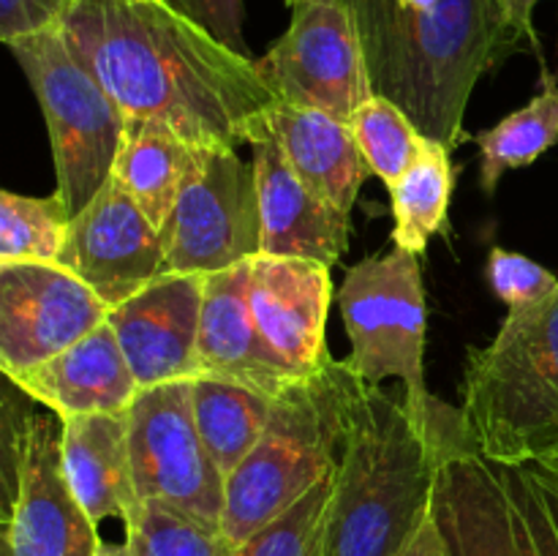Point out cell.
Returning a JSON list of instances; mask_svg holds the SVG:
<instances>
[{"label":"cell","mask_w":558,"mask_h":556,"mask_svg":"<svg viewBox=\"0 0 558 556\" xmlns=\"http://www.w3.org/2000/svg\"><path fill=\"white\" fill-rule=\"evenodd\" d=\"M338 305L352 341L349 368L374 387L401 379L409 412L425 434H434L439 398L425 387V289L417 254L392 249L357 262L338 289Z\"/></svg>","instance_id":"obj_8"},{"label":"cell","mask_w":558,"mask_h":556,"mask_svg":"<svg viewBox=\"0 0 558 556\" xmlns=\"http://www.w3.org/2000/svg\"><path fill=\"white\" fill-rule=\"evenodd\" d=\"M396 556H456L452 554V545L447 540L445 529H441L436 512H430L428 521L420 527V532L398 551Z\"/></svg>","instance_id":"obj_35"},{"label":"cell","mask_w":558,"mask_h":556,"mask_svg":"<svg viewBox=\"0 0 558 556\" xmlns=\"http://www.w3.org/2000/svg\"><path fill=\"white\" fill-rule=\"evenodd\" d=\"M401 3L409 5V9H430L436 0H401Z\"/></svg>","instance_id":"obj_37"},{"label":"cell","mask_w":558,"mask_h":556,"mask_svg":"<svg viewBox=\"0 0 558 556\" xmlns=\"http://www.w3.org/2000/svg\"><path fill=\"white\" fill-rule=\"evenodd\" d=\"M161 240V276H210L259 256L254 164H245L229 145L199 147Z\"/></svg>","instance_id":"obj_9"},{"label":"cell","mask_w":558,"mask_h":556,"mask_svg":"<svg viewBox=\"0 0 558 556\" xmlns=\"http://www.w3.org/2000/svg\"><path fill=\"white\" fill-rule=\"evenodd\" d=\"M376 96L390 98L430 140L452 150L480 76L521 52L499 0H349Z\"/></svg>","instance_id":"obj_2"},{"label":"cell","mask_w":558,"mask_h":556,"mask_svg":"<svg viewBox=\"0 0 558 556\" xmlns=\"http://www.w3.org/2000/svg\"><path fill=\"white\" fill-rule=\"evenodd\" d=\"M332 488H336V474L322 480L298 505L238 545L234 556H325Z\"/></svg>","instance_id":"obj_29"},{"label":"cell","mask_w":558,"mask_h":556,"mask_svg":"<svg viewBox=\"0 0 558 556\" xmlns=\"http://www.w3.org/2000/svg\"><path fill=\"white\" fill-rule=\"evenodd\" d=\"M74 0H0V38L3 44L60 27Z\"/></svg>","instance_id":"obj_33"},{"label":"cell","mask_w":558,"mask_h":556,"mask_svg":"<svg viewBox=\"0 0 558 556\" xmlns=\"http://www.w3.org/2000/svg\"><path fill=\"white\" fill-rule=\"evenodd\" d=\"M501 9H505L507 27H510L512 38L518 41V47L526 49L532 47L539 55V38L534 31V11L543 0H499ZM543 58V55H539Z\"/></svg>","instance_id":"obj_34"},{"label":"cell","mask_w":558,"mask_h":556,"mask_svg":"<svg viewBox=\"0 0 558 556\" xmlns=\"http://www.w3.org/2000/svg\"><path fill=\"white\" fill-rule=\"evenodd\" d=\"M9 382L58 420L76 414H123L140 392L134 371L109 322L98 325L65 352L11 376Z\"/></svg>","instance_id":"obj_19"},{"label":"cell","mask_w":558,"mask_h":556,"mask_svg":"<svg viewBox=\"0 0 558 556\" xmlns=\"http://www.w3.org/2000/svg\"><path fill=\"white\" fill-rule=\"evenodd\" d=\"M60 31L125 118L161 120L191 145L238 147L278 104L256 58L169 0H74Z\"/></svg>","instance_id":"obj_1"},{"label":"cell","mask_w":558,"mask_h":556,"mask_svg":"<svg viewBox=\"0 0 558 556\" xmlns=\"http://www.w3.org/2000/svg\"><path fill=\"white\" fill-rule=\"evenodd\" d=\"M251 134L270 136L303 183L352 216L360 189L374 172L349 123L319 109L278 101L251 125Z\"/></svg>","instance_id":"obj_20"},{"label":"cell","mask_w":558,"mask_h":556,"mask_svg":"<svg viewBox=\"0 0 558 556\" xmlns=\"http://www.w3.org/2000/svg\"><path fill=\"white\" fill-rule=\"evenodd\" d=\"M98 556H134L129 543H101Z\"/></svg>","instance_id":"obj_36"},{"label":"cell","mask_w":558,"mask_h":556,"mask_svg":"<svg viewBox=\"0 0 558 556\" xmlns=\"http://www.w3.org/2000/svg\"><path fill=\"white\" fill-rule=\"evenodd\" d=\"M272 401L276 398L254 387L218 379V376L191 379V407H194L196 428L223 478H229L262 439L270 423Z\"/></svg>","instance_id":"obj_23"},{"label":"cell","mask_w":558,"mask_h":556,"mask_svg":"<svg viewBox=\"0 0 558 556\" xmlns=\"http://www.w3.org/2000/svg\"><path fill=\"white\" fill-rule=\"evenodd\" d=\"M134 556H234L238 548L218 527L196 521L161 501H142L125 521Z\"/></svg>","instance_id":"obj_28"},{"label":"cell","mask_w":558,"mask_h":556,"mask_svg":"<svg viewBox=\"0 0 558 556\" xmlns=\"http://www.w3.org/2000/svg\"><path fill=\"white\" fill-rule=\"evenodd\" d=\"M436 483V431L425 434L407 401L354 374L325 556H396L434 512Z\"/></svg>","instance_id":"obj_3"},{"label":"cell","mask_w":558,"mask_h":556,"mask_svg":"<svg viewBox=\"0 0 558 556\" xmlns=\"http://www.w3.org/2000/svg\"><path fill=\"white\" fill-rule=\"evenodd\" d=\"M289 5H298V3H303V0H287Z\"/></svg>","instance_id":"obj_39"},{"label":"cell","mask_w":558,"mask_h":556,"mask_svg":"<svg viewBox=\"0 0 558 556\" xmlns=\"http://www.w3.org/2000/svg\"><path fill=\"white\" fill-rule=\"evenodd\" d=\"M60 265L112 309L161 276V229L118 180L109 178L101 191L71 216Z\"/></svg>","instance_id":"obj_13"},{"label":"cell","mask_w":558,"mask_h":556,"mask_svg":"<svg viewBox=\"0 0 558 556\" xmlns=\"http://www.w3.org/2000/svg\"><path fill=\"white\" fill-rule=\"evenodd\" d=\"M109 305L63 265H0V368L47 363L104 325Z\"/></svg>","instance_id":"obj_12"},{"label":"cell","mask_w":558,"mask_h":556,"mask_svg":"<svg viewBox=\"0 0 558 556\" xmlns=\"http://www.w3.org/2000/svg\"><path fill=\"white\" fill-rule=\"evenodd\" d=\"M352 385L347 360L330 358L278 392L262 439L227 478L221 532L234 548L336 474Z\"/></svg>","instance_id":"obj_5"},{"label":"cell","mask_w":558,"mask_h":556,"mask_svg":"<svg viewBox=\"0 0 558 556\" xmlns=\"http://www.w3.org/2000/svg\"><path fill=\"white\" fill-rule=\"evenodd\" d=\"M452 180H456V169L450 161V147L425 136L420 156L390 189L392 216H396V229H392L396 249L417 256L423 254L428 240L445 227Z\"/></svg>","instance_id":"obj_25"},{"label":"cell","mask_w":558,"mask_h":556,"mask_svg":"<svg viewBox=\"0 0 558 556\" xmlns=\"http://www.w3.org/2000/svg\"><path fill=\"white\" fill-rule=\"evenodd\" d=\"M136 494L221 529L227 478L207 452L191 407V379L136 392L129 409Z\"/></svg>","instance_id":"obj_11"},{"label":"cell","mask_w":558,"mask_h":556,"mask_svg":"<svg viewBox=\"0 0 558 556\" xmlns=\"http://www.w3.org/2000/svg\"><path fill=\"white\" fill-rule=\"evenodd\" d=\"M189 20L210 31L229 49L254 58L245 41V5L243 0H169Z\"/></svg>","instance_id":"obj_32"},{"label":"cell","mask_w":558,"mask_h":556,"mask_svg":"<svg viewBox=\"0 0 558 556\" xmlns=\"http://www.w3.org/2000/svg\"><path fill=\"white\" fill-rule=\"evenodd\" d=\"M196 365L199 376L238 382L270 398L298 379L272 360L256 330L251 311V259L205 276Z\"/></svg>","instance_id":"obj_18"},{"label":"cell","mask_w":558,"mask_h":556,"mask_svg":"<svg viewBox=\"0 0 558 556\" xmlns=\"http://www.w3.org/2000/svg\"><path fill=\"white\" fill-rule=\"evenodd\" d=\"M25 392L9 382L3 396V420H0V478H3V507L11 505L20 488L22 463H25L27 452V434H31L33 414L31 409L22 403Z\"/></svg>","instance_id":"obj_31"},{"label":"cell","mask_w":558,"mask_h":556,"mask_svg":"<svg viewBox=\"0 0 558 556\" xmlns=\"http://www.w3.org/2000/svg\"><path fill=\"white\" fill-rule=\"evenodd\" d=\"M434 512L456 556H558V485L537 467L480 456L461 412L436 407Z\"/></svg>","instance_id":"obj_6"},{"label":"cell","mask_w":558,"mask_h":556,"mask_svg":"<svg viewBox=\"0 0 558 556\" xmlns=\"http://www.w3.org/2000/svg\"><path fill=\"white\" fill-rule=\"evenodd\" d=\"M60 431V420L33 414L20 488L3 507V556H98L104 540L63 474Z\"/></svg>","instance_id":"obj_14"},{"label":"cell","mask_w":558,"mask_h":556,"mask_svg":"<svg viewBox=\"0 0 558 556\" xmlns=\"http://www.w3.org/2000/svg\"><path fill=\"white\" fill-rule=\"evenodd\" d=\"M262 213V254L303 256L332 267L349 249L352 216L298 178L281 147L267 134H251Z\"/></svg>","instance_id":"obj_17"},{"label":"cell","mask_w":558,"mask_h":556,"mask_svg":"<svg viewBox=\"0 0 558 556\" xmlns=\"http://www.w3.org/2000/svg\"><path fill=\"white\" fill-rule=\"evenodd\" d=\"M256 65L278 101L319 109L343 123L376 96L349 0H303L292 5L287 33Z\"/></svg>","instance_id":"obj_10"},{"label":"cell","mask_w":558,"mask_h":556,"mask_svg":"<svg viewBox=\"0 0 558 556\" xmlns=\"http://www.w3.org/2000/svg\"><path fill=\"white\" fill-rule=\"evenodd\" d=\"M60 461L71 491L96 523L129 521L142 505L129 445V412L60 420Z\"/></svg>","instance_id":"obj_21"},{"label":"cell","mask_w":558,"mask_h":556,"mask_svg":"<svg viewBox=\"0 0 558 556\" xmlns=\"http://www.w3.org/2000/svg\"><path fill=\"white\" fill-rule=\"evenodd\" d=\"M537 469H543V467H537ZM543 472H545V474H548V478H550V480H554V483L558 485V463H556V467H550V469H543Z\"/></svg>","instance_id":"obj_38"},{"label":"cell","mask_w":558,"mask_h":556,"mask_svg":"<svg viewBox=\"0 0 558 556\" xmlns=\"http://www.w3.org/2000/svg\"><path fill=\"white\" fill-rule=\"evenodd\" d=\"M349 129L371 172L385 180L387 189H392L407 174L425 142V134L414 125V120L385 96H371L349 118Z\"/></svg>","instance_id":"obj_27"},{"label":"cell","mask_w":558,"mask_h":556,"mask_svg":"<svg viewBox=\"0 0 558 556\" xmlns=\"http://www.w3.org/2000/svg\"><path fill=\"white\" fill-rule=\"evenodd\" d=\"M199 145H191L161 120L129 118L112 178L131 194L158 229L167 227L178 196L196 164Z\"/></svg>","instance_id":"obj_22"},{"label":"cell","mask_w":558,"mask_h":556,"mask_svg":"<svg viewBox=\"0 0 558 556\" xmlns=\"http://www.w3.org/2000/svg\"><path fill=\"white\" fill-rule=\"evenodd\" d=\"M539 69L543 76L537 96L526 107L499 120L494 129L474 136L483 153L480 189L485 194H494L510 169L529 167L558 142V76L545 65V60H539Z\"/></svg>","instance_id":"obj_24"},{"label":"cell","mask_w":558,"mask_h":556,"mask_svg":"<svg viewBox=\"0 0 558 556\" xmlns=\"http://www.w3.org/2000/svg\"><path fill=\"white\" fill-rule=\"evenodd\" d=\"M332 267L303 256L259 254L251 259V311L262 343L292 376L332 358L325 330L332 303Z\"/></svg>","instance_id":"obj_15"},{"label":"cell","mask_w":558,"mask_h":556,"mask_svg":"<svg viewBox=\"0 0 558 556\" xmlns=\"http://www.w3.org/2000/svg\"><path fill=\"white\" fill-rule=\"evenodd\" d=\"M461 420L483 458L505 467L558 463V289L507 311L485 349H469Z\"/></svg>","instance_id":"obj_4"},{"label":"cell","mask_w":558,"mask_h":556,"mask_svg":"<svg viewBox=\"0 0 558 556\" xmlns=\"http://www.w3.org/2000/svg\"><path fill=\"white\" fill-rule=\"evenodd\" d=\"M488 281L494 287L496 298L505 300L507 309H529L539 300L550 298L558 289V276L548 267L537 265L529 256L507 249H490L488 254Z\"/></svg>","instance_id":"obj_30"},{"label":"cell","mask_w":558,"mask_h":556,"mask_svg":"<svg viewBox=\"0 0 558 556\" xmlns=\"http://www.w3.org/2000/svg\"><path fill=\"white\" fill-rule=\"evenodd\" d=\"M202 298L205 276H158L134 298L109 309L107 322L140 390L199 376Z\"/></svg>","instance_id":"obj_16"},{"label":"cell","mask_w":558,"mask_h":556,"mask_svg":"<svg viewBox=\"0 0 558 556\" xmlns=\"http://www.w3.org/2000/svg\"><path fill=\"white\" fill-rule=\"evenodd\" d=\"M71 213L63 196L0 191V265H60Z\"/></svg>","instance_id":"obj_26"},{"label":"cell","mask_w":558,"mask_h":556,"mask_svg":"<svg viewBox=\"0 0 558 556\" xmlns=\"http://www.w3.org/2000/svg\"><path fill=\"white\" fill-rule=\"evenodd\" d=\"M9 49L41 107L58 194L76 216L112 178L129 118L76 58L60 27L20 38Z\"/></svg>","instance_id":"obj_7"}]
</instances>
